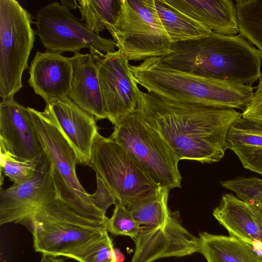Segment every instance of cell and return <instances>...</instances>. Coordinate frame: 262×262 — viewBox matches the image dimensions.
<instances>
[{
	"mask_svg": "<svg viewBox=\"0 0 262 262\" xmlns=\"http://www.w3.org/2000/svg\"><path fill=\"white\" fill-rule=\"evenodd\" d=\"M242 114L243 118L262 123V74L250 102Z\"/></svg>",
	"mask_w": 262,
	"mask_h": 262,
	"instance_id": "obj_30",
	"label": "cell"
},
{
	"mask_svg": "<svg viewBox=\"0 0 262 262\" xmlns=\"http://www.w3.org/2000/svg\"><path fill=\"white\" fill-rule=\"evenodd\" d=\"M199 238L207 262H262V250L234 236L203 232Z\"/></svg>",
	"mask_w": 262,
	"mask_h": 262,
	"instance_id": "obj_21",
	"label": "cell"
},
{
	"mask_svg": "<svg viewBox=\"0 0 262 262\" xmlns=\"http://www.w3.org/2000/svg\"><path fill=\"white\" fill-rule=\"evenodd\" d=\"M169 191L162 188L156 197L130 211L140 226H160L168 222L172 215L167 205Z\"/></svg>",
	"mask_w": 262,
	"mask_h": 262,
	"instance_id": "obj_25",
	"label": "cell"
},
{
	"mask_svg": "<svg viewBox=\"0 0 262 262\" xmlns=\"http://www.w3.org/2000/svg\"><path fill=\"white\" fill-rule=\"evenodd\" d=\"M77 2L80 19L91 32L98 35L114 26L122 6V0H78Z\"/></svg>",
	"mask_w": 262,
	"mask_h": 262,
	"instance_id": "obj_23",
	"label": "cell"
},
{
	"mask_svg": "<svg viewBox=\"0 0 262 262\" xmlns=\"http://www.w3.org/2000/svg\"><path fill=\"white\" fill-rule=\"evenodd\" d=\"M72 72L70 57L38 51L30 63L28 83L46 103L51 102L68 97Z\"/></svg>",
	"mask_w": 262,
	"mask_h": 262,
	"instance_id": "obj_15",
	"label": "cell"
},
{
	"mask_svg": "<svg viewBox=\"0 0 262 262\" xmlns=\"http://www.w3.org/2000/svg\"><path fill=\"white\" fill-rule=\"evenodd\" d=\"M50 165L43 151L34 176L21 183L0 191V225L14 223L27 225L33 201L43 184L51 177Z\"/></svg>",
	"mask_w": 262,
	"mask_h": 262,
	"instance_id": "obj_16",
	"label": "cell"
},
{
	"mask_svg": "<svg viewBox=\"0 0 262 262\" xmlns=\"http://www.w3.org/2000/svg\"><path fill=\"white\" fill-rule=\"evenodd\" d=\"M176 9L202 23L212 32L239 33L235 2L231 0H165Z\"/></svg>",
	"mask_w": 262,
	"mask_h": 262,
	"instance_id": "obj_18",
	"label": "cell"
},
{
	"mask_svg": "<svg viewBox=\"0 0 262 262\" xmlns=\"http://www.w3.org/2000/svg\"><path fill=\"white\" fill-rule=\"evenodd\" d=\"M77 2L76 1H61V5L68 9H76L78 8Z\"/></svg>",
	"mask_w": 262,
	"mask_h": 262,
	"instance_id": "obj_34",
	"label": "cell"
},
{
	"mask_svg": "<svg viewBox=\"0 0 262 262\" xmlns=\"http://www.w3.org/2000/svg\"><path fill=\"white\" fill-rule=\"evenodd\" d=\"M155 4L172 43L206 37L212 32L207 26L171 7L165 0H155Z\"/></svg>",
	"mask_w": 262,
	"mask_h": 262,
	"instance_id": "obj_22",
	"label": "cell"
},
{
	"mask_svg": "<svg viewBox=\"0 0 262 262\" xmlns=\"http://www.w3.org/2000/svg\"><path fill=\"white\" fill-rule=\"evenodd\" d=\"M226 145L245 168L262 176V123L242 116L230 127Z\"/></svg>",
	"mask_w": 262,
	"mask_h": 262,
	"instance_id": "obj_20",
	"label": "cell"
},
{
	"mask_svg": "<svg viewBox=\"0 0 262 262\" xmlns=\"http://www.w3.org/2000/svg\"><path fill=\"white\" fill-rule=\"evenodd\" d=\"M131 156L159 187H181L180 159L160 134L141 118L137 111L114 125L110 136Z\"/></svg>",
	"mask_w": 262,
	"mask_h": 262,
	"instance_id": "obj_7",
	"label": "cell"
},
{
	"mask_svg": "<svg viewBox=\"0 0 262 262\" xmlns=\"http://www.w3.org/2000/svg\"><path fill=\"white\" fill-rule=\"evenodd\" d=\"M136 111L180 160L202 163L223 158L229 129L242 116L235 109L179 101L140 90Z\"/></svg>",
	"mask_w": 262,
	"mask_h": 262,
	"instance_id": "obj_1",
	"label": "cell"
},
{
	"mask_svg": "<svg viewBox=\"0 0 262 262\" xmlns=\"http://www.w3.org/2000/svg\"><path fill=\"white\" fill-rule=\"evenodd\" d=\"M0 145L1 168L4 174L13 184L21 183L34 176L40 157L35 161H20L10 154L2 145Z\"/></svg>",
	"mask_w": 262,
	"mask_h": 262,
	"instance_id": "obj_26",
	"label": "cell"
},
{
	"mask_svg": "<svg viewBox=\"0 0 262 262\" xmlns=\"http://www.w3.org/2000/svg\"><path fill=\"white\" fill-rule=\"evenodd\" d=\"M107 223L72 210L57 196L53 186L36 202L27 225L31 227L36 252L81 262L109 237Z\"/></svg>",
	"mask_w": 262,
	"mask_h": 262,
	"instance_id": "obj_3",
	"label": "cell"
},
{
	"mask_svg": "<svg viewBox=\"0 0 262 262\" xmlns=\"http://www.w3.org/2000/svg\"><path fill=\"white\" fill-rule=\"evenodd\" d=\"M129 67L137 83L148 92L174 100L244 111L253 97L252 86L175 70L160 57Z\"/></svg>",
	"mask_w": 262,
	"mask_h": 262,
	"instance_id": "obj_4",
	"label": "cell"
},
{
	"mask_svg": "<svg viewBox=\"0 0 262 262\" xmlns=\"http://www.w3.org/2000/svg\"><path fill=\"white\" fill-rule=\"evenodd\" d=\"M172 69L252 86L260 78L262 54L241 34L213 32L207 37L173 43L161 58Z\"/></svg>",
	"mask_w": 262,
	"mask_h": 262,
	"instance_id": "obj_2",
	"label": "cell"
},
{
	"mask_svg": "<svg viewBox=\"0 0 262 262\" xmlns=\"http://www.w3.org/2000/svg\"><path fill=\"white\" fill-rule=\"evenodd\" d=\"M40 262H64L63 259L42 255Z\"/></svg>",
	"mask_w": 262,
	"mask_h": 262,
	"instance_id": "obj_35",
	"label": "cell"
},
{
	"mask_svg": "<svg viewBox=\"0 0 262 262\" xmlns=\"http://www.w3.org/2000/svg\"><path fill=\"white\" fill-rule=\"evenodd\" d=\"M97 65L107 119L115 125L136 111L140 91L130 71L129 61L119 50L104 54L90 50Z\"/></svg>",
	"mask_w": 262,
	"mask_h": 262,
	"instance_id": "obj_11",
	"label": "cell"
},
{
	"mask_svg": "<svg viewBox=\"0 0 262 262\" xmlns=\"http://www.w3.org/2000/svg\"><path fill=\"white\" fill-rule=\"evenodd\" d=\"M0 144L20 161H36L43 153L28 107L14 99L0 104Z\"/></svg>",
	"mask_w": 262,
	"mask_h": 262,
	"instance_id": "obj_13",
	"label": "cell"
},
{
	"mask_svg": "<svg viewBox=\"0 0 262 262\" xmlns=\"http://www.w3.org/2000/svg\"><path fill=\"white\" fill-rule=\"evenodd\" d=\"M36 34L46 51L61 54H74L83 48L104 54L115 51L114 40L91 32L80 19L58 2L40 8L36 16Z\"/></svg>",
	"mask_w": 262,
	"mask_h": 262,
	"instance_id": "obj_10",
	"label": "cell"
},
{
	"mask_svg": "<svg viewBox=\"0 0 262 262\" xmlns=\"http://www.w3.org/2000/svg\"><path fill=\"white\" fill-rule=\"evenodd\" d=\"M239 34L262 54V0L235 1Z\"/></svg>",
	"mask_w": 262,
	"mask_h": 262,
	"instance_id": "obj_24",
	"label": "cell"
},
{
	"mask_svg": "<svg viewBox=\"0 0 262 262\" xmlns=\"http://www.w3.org/2000/svg\"><path fill=\"white\" fill-rule=\"evenodd\" d=\"M140 226L131 212L122 205L116 204L112 217L108 219L107 230L115 235H126L133 239L138 235Z\"/></svg>",
	"mask_w": 262,
	"mask_h": 262,
	"instance_id": "obj_28",
	"label": "cell"
},
{
	"mask_svg": "<svg viewBox=\"0 0 262 262\" xmlns=\"http://www.w3.org/2000/svg\"><path fill=\"white\" fill-rule=\"evenodd\" d=\"M70 59L73 72L68 97L97 121L107 119L98 69L93 56L90 53H77Z\"/></svg>",
	"mask_w": 262,
	"mask_h": 262,
	"instance_id": "obj_17",
	"label": "cell"
},
{
	"mask_svg": "<svg viewBox=\"0 0 262 262\" xmlns=\"http://www.w3.org/2000/svg\"><path fill=\"white\" fill-rule=\"evenodd\" d=\"M32 16L15 0H0V96L13 99L35 41Z\"/></svg>",
	"mask_w": 262,
	"mask_h": 262,
	"instance_id": "obj_9",
	"label": "cell"
},
{
	"mask_svg": "<svg viewBox=\"0 0 262 262\" xmlns=\"http://www.w3.org/2000/svg\"><path fill=\"white\" fill-rule=\"evenodd\" d=\"M50 165L51 176L57 196L72 210L85 217L106 222L108 218L93 202L76 173L79 164L64 135L44 113L27 107Z\"/></svg>",
	"mask_w": 262,
	"mask_h": 262,
	"instance_id": "obj_5",
	"label": "cell"
},
{
	"mask_svg": "<svg viewBox=\"0 0 262 262\" xmlns=\"http://www.w3.org/2000/svg\"><path fill=\"white\" fill-rule=\"evenodd\" d=\"M89 166L102 179L116 204L129 211L156 197L162 189L119 144L99 133L92 145Z\"/></svg>",
	"mask_w": 262,
	"mask_h": 262,
	"instance_id": "obj_6",
	"label": "cell"
},
{
	"mask_svg": "<svg viewBox=\"0 0 262 262\" xmlns=\"http://www.w3.org/2000/svg\"><path fill=\"white\" fill-rule=\"evenodd\" d=\"M96 176V189L94 193L91 194V197L95 205L105 214L110 206L116 204V200L102 179L97 174Z\"/></svg>",
	"mask_w": 262,
	"mask_h": 262,
	"instance_id": "obj_29",
	"label": "cell"
},
{
	"mask_svg": "<svg viewBox=\"0 0 262 262\" xmlns=\"http://www.w3.org/2000/svg\"><path fill=\"white\" fill-rule=\"evenodd\" d=\"M252 211L262 224V204L254 202H247Z\"/></svg>",
	"mask_w": 262,
	"mask_h": 262,
	"instance_id": "obj_32",
	"label": "cell"
},
{
	"mask_svg": "<svg viewBox=\"0 0 262 262\" xmlns=\"http://www.w3.org/2000/svg\"><path fill=\"white\" fill-rule=\"evenodd\" d=\"M131 262H153L161 258L182 257L200 252L199 237L190 233L172 215L163 226H141L134 239Z\"/></svg>",
	"mask_w": 262,
	"mask_h": 262,
	"instance_id": "obj_12",
	"label": "cell"
},
{
	"mask_svg": "<svg viewBox=\"0 0 262 262\" xmlns=\"http://www.w3.org/2000/svg\"><path fill=\"white\" fill-rule=\"evenodd\" d=\"M115 262H123L125 258L121 251L116 248H114Z\"/></svg>",
	"mask_w": 262,
	"mask_h": 262,
	"instance_id": "obj_33",
	"label": "cell"
},
{
	"mask_svg": "<svg viewBox=\"0 0 262 262\" xmlns=\"http://www.w3.org/2000/svg\"><path fill=\"white\" fill-rule=\"evenodd\" d=\"M43 112L67 138L79 164L89 166L92 145L98 133L95 117L68 97L47 102Z\"/></svg>",
	"mask_w": 262,
	"mask_h": 262,
	"instance_id": "obj_14",
	"label": "cell"
},
{
	"mask_svg": "<svg viewBox=\"0 0 262 262\" xmlns=\"http://www.w3.org/2000/svg\"><path fill=\"white\" fill-rule=\"evenodd\" d=\"M114 248L112 241L109 236L81 262H115Z\"/></svg>",
	"mask_w": 262,
	"mask_h": 262,
	"instance_id": "obj_31",
	"label": "cell"
},
{
	"mask_svg": "<svg viewBox=\"0 0 262 262\" xmlns=\"http://www.w3.org/2000/svg\"><path fill=\"white\" fill-rule=\"evenodd\" d=\"M212 214L229 235L262 250V224L248 203L233 194L226 193L222 195Z\"/></svg>",
	"mask_w": 262,
	"mask_h": 262,
	"instance_id": "obj_19",
	"label": "cell"
},
{
	"mask_svg": "<svg viewBox=\"0 0 262 262\" xmlns=\"http://www.w3.org/2000/svg\"><path fill=\"white\" fill-rule=\"evenodd\" d=\"M221 185L232 191L246 202L262 204V179L257 177H238L222 181Z\"/></svg>",
	"mask_w": 262,
	"mask_h": 262,
	"instance_id": "obj_27",
	"label": "cell"
},
{
	"mask_svg": "<svg viewBox=\"0 0 262 262\" xmlns=\"http://www.w3.org/2000/svg\"><path fill=\"white\" fill-rule=\"evenodd\" d=\"M121 53L129 60L162 58L172 52L155 0H122L119 17L108 30Z\"/></svg>",
	"mask_w": 262,
	"mask_h": 262,
	"instance_id": "obj_8",
	"label": "cell"
}]
</instances>
